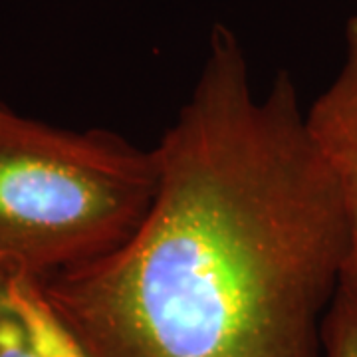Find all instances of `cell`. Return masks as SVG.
<instances>
[{"mask_svg": "<svg viewBox=\"0 0 357 357\" xmlns=\"http://www.w3.org/2000/svg\"><path fill=\"white\" fill-rule=\"evenodd\" d=\"M153 151L157 192L128 243L38 282L86 357H321L345 225L290 72L256 96L218 22Z\"/></svg>", "mask_w": 357, "mask_h": 357, "instance_id": "obj_1", "label": "cell"}, {"mask_svg": "<svg viewBox=\"0 0 357 357\" xmlns=\"http://www.w3.org/2000/svg\"><path fill=\"white\" fill-rule=\"evenodd\" d=\"M159 185L153 149L0 105V276L42 282L128 243Z\"/></svg>", "mask_w": 357, "mask_h": 357, "instance_id": "obj_2", "label": "cell"}, {"mask_svg": "<svg viewBox=\"0 0 357 357\" xmlns=\"http://www.w3.org/2000/svg\"><path fill=\"white\" fill-rule=\"evenodd\" d=\"M306 128L332 175L345 225L337 296L357 307V16L344 32V60L332 84L306 109Z\"/></svg>", "mask_w": 357, "mask_h": 357, "instance_id": "obj_3", "label": "cell"}, {"mask_svg": "<svg viewBox=\"0 0 357 357\" xmlns=\"http://www.w3.org/2000/svg\"><path fill=\"white\" fill-rule=\"evenodd\" d=\"M14 306L24 319L36 357H86L82 347L54 314L40 290V284L30 278H8Z\"/></svg>", "mask_w": 357, "mask_h": 357, "instance_id": "obj_4", "label": "cell"}, {"mask_svg": "<svg viewBox=\"0 0 357 357\" xmlns=\"http://www.w3.org/2000/svg\"><path fill=\"white\" fill-rule=\"evenodd\" d=\"M321 357H357V307L337 294L321 324Z\"/></svg>", "mask_w": 357, "mask_h": 357, "instance_id": "obj_5", "label": "cell"}, {"mask_svg": "<svg viewBox=\"0 0 357 357\" xmlns=\"http://www.w3.org/2000/svg\"><path fill=\"white\" fill-rule=\"evenodd\" d=\"M0 357H36L24 319L14 306L6 276H0Z\"/></svg>", "mask_w": 357, "mask_h": 357, "instance_id": "obj_6", "label": "cell"}]
</instances>
